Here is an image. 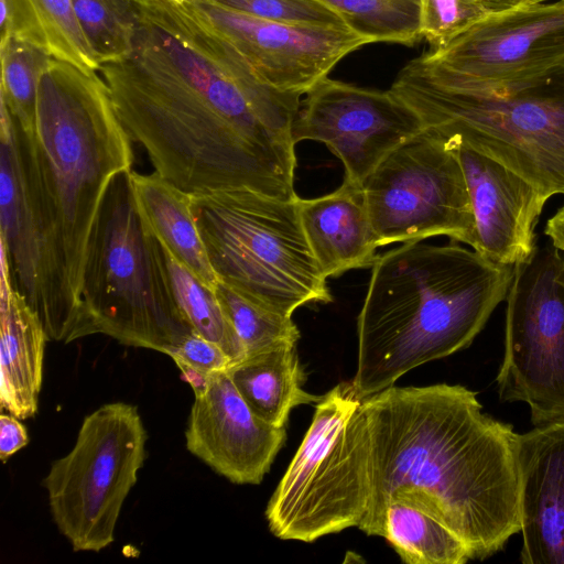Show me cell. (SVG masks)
Masks as SVG:
<instances>
[{
  "label": "cell",
  "mask_w": 564,
  "mask_h": 564,
  "mask_svg": "<svg viewBox=\"0 0 564 564\" xmlns=\"http://www.w3.org/2000/svg\"><path fill=\"white\" fill-rule=\"evenodd\" d=\"M23 130L70 288L82 302L90 232L111 181L132 170L131 138L98 72L55 58L40 77L33 127Z\"/></svg>",
  "instance_id": "obj_4"
},
{
  "label": "cell",
  "mask_w": 564,
  "mask_h": 564,
  "mask_svg": "<svg viewBox=\"0 0 564 564\" xmlns=\"http://www.w3.org/2000/svg\"><path fill=\"white\" fill-rule=\"evenodd\" d=\"M1 100V99H0ZM0 226L14 288L43 323L48 339L82 338L83 304L41 196L26 132L1 100Z\"/></svg>",
  "instance_id": "obj_9"
},
{
  "label": "cell",
  "mask_w": 564,
  "mask_h": 564,
  "mask_svg": "<svg viewBox=\"0 0 564 564\" xmlns=\"http://www.w3.org/2000/svg\"><path fill=\"white\" fill-rule=\"evenodd\" d=\"M167 356L174 360L175 365H186L206 376L227 370L232 364L221 347L194 330Z\"/></svg>",
  "instance_id": "obj_31"
},
{
  "label": "cell",
  "mask_w": 564,
  "mask_h": 564,
  "mask_svg": "<svg viewBox=\"0 0 564 564\" xmlns=\"http://www.w3.org/2000/svg\"><path fill=\"white\" fill-rule=\"evenodd\" d=\"M98 74L131 140L176 187L299 197L301 96L270 86L192 0H137L131 48Z\"/></svg>",
  "instance_id": "obj_1"
},
{
  "label": "cell",
  "mask_w": 564,
  "mask_h": 564,
  "mask_svg": "<svg viewBox=\"0 0 564 564\" xmlns=\"http://www.w3.org/2000/svg\"><path fill=\"white\" fill-rule=\"evenodd\" d=\"M82 336L167 355L193 332L178 307L161 243L141 213L131 171L108 186L87 245Z\"/></svg>",
  "instance_id": "obj_6"
},
{
  "label": "cell",
  "mask_w": 564,
  "mask_h": 564,
  "mask_svg": "<svg viewBox=\"0 0 564 564\" xmlns=\"http://www.w3.org/2000/svg\"><path fill=\"white\" fill-rule=\"evenodd\" d=\"M301 101L292 127L296 143H324L343 163L345 180L358 185L395 148L420 133L417 113L393 91L325 77Z\"/></svg>",
  "instance_id": "obj_13"
},
{
  "label": "cell",
  "mask_w": 564,
  "mask_h": 564,
  "mask_svg": "<svg viewBox=\"0 0 564 564\" xmlns=\"http://www.w3.org/2000/svg\"><path fill=\"white\" fill-rule=\"evenodd\" d=\"M297 207L310 248L326 278L375 264L379 246L361 185L344 178L329 194L299 197Z\"/></svg>",
  "instance_id": "obj_18"
},
{
  "label": "cell",
  "mask_w": 564,
  "mask_h": 564,
  "mask_svg": "<svg viewBox=\"0 0 564 564\" xmlns=\"http://www.w3.org/2000/svg\"><path fill=\"white\" fill-rule=\"evenodd\" d=\"M0 6L1 40L12 36L84 73L98 72L72 0H0Z\"/></svg>",
  "instance_id": "obj_21"
},
{
  "label": "cell",
  "mask_w": 564,
  "mask_h": 564,
  "mask_svg": "<svg viewBox=\"0 0 564 564\" xmlns=\"http://www.w3.org/2000/svg\"><path fill=\"white\" fill-rule=\"evenodd\" d=\"M383 538L408 564H464L465 543L431 514L402 502L387 508Z\"/></svg>",
  "instance_id": "obj_23"
},
{
  "label": "cell",
  "mask_w": 564,
  "mask_h": 564,
  "mask_svg": "<svg viewBox=\"0 0 564 564\" xmlns=\"http://www.w3.org/2000/svg\"><path fill=\"white\" fill-rule=\"evenodd\" d=\"M0 404L20 420L37 412L48 339L39 315L14 288L6 252L1 249Z\"/></svg>",
  "instance_id": "obj_19"
},
{
  "label": "cell",
  "mask_w": 564,
  "mask_h": 564,
  "mask_svg": "<svg viewBox=\"0 0 564 564\" xmlns=\"http://www.w3.org/2000/svg\"><path fill=\"white\" fill-rule=\"evenodd\" d=\"M173 1L184 2V1H188V0H173Z\"/></svg>",
  "instance_id": "obj_35"
},
{
  "label": "cell",
  "mask_w": 564,
  "mask_h": 564,
  "mask_svg": "<svg viewBox=\"0 0 564 564\" xmlns=\"http://www.w3.org/2000/svg\"><path fill=\"white\" fill-rule=\"evenodd\" d=\"M443 84L490 89L564 66V0L540 2L495 15L447 46L414 58Z\"/></svg>",
  "instance_id": "obj_12"
},
{
  "label": "cell",
  "mask_w": 564,
  "mask_h": 564,
  "mask_svg": "<svg viewBox=\"0 0 564 564\" xmlns=\"http://www.w3.org/2000/svg\"><path fill=\"white\" fill-rule=\"evenodd\" d=\"M138 206L150 228L169 251L202 283L215 290L218 276L210 263L193 210V196L156 172L131 170Z\"/></svg>",
  "instance_id": "obj_20"
},
{
  "label": "cell",
  "mask_w": 564,
  "mask_h": 564,
  "mask_svg": "<svg viewBox=\"0 0 564 564\" xmlns=\"http://www.w3.org/2000/svg\"><path fill=\"white\" fill-rule=\"evenodd\" d=\"M547 1V0H546Z\"/></svg>",
  "instance_id": "obj_37"
},
{
  "label": "cell",
  "mask_w": 564,
  "mask_h": 564,
  "mask_svg": "<svg viewBox=\"0 0 564 564\" xmlns=\"http://www.w3.org/2000/svg\"><path fill=\"white\" fill-rule=\"evenodd\" d=\"M232 10L284 24L346 28L341 17L323 0H214Z\"/></svg>",
  "instance_id": "obj_30"
},
{
  "label": "cell",
  "mask_w": 564,
  "mask_h": 564,
  "mask_svg": "<svg viewBox=\"0 0 564 564\" xmlns=\"http://www.w3.org/2000/svg\"><path fill=\"white\" fill-rule=\"evenodd\" d=\"M72 1L99 64L116 59L129 52L133 40L137 0Z\"/></svg>",
  "instance_id": "obj_29"
},
{
  "label": "cell",
  "mask_w": 564,
  "mask_h": 564,
  "mask_svg": "<svg viewBox=\"0 0 564 564\" xmlns=\"http://www.w3.org/2000/svg\"><path fill=\"white\" fill-rule=\"evenodd\" d=\"M147 437L137 406L107 403L84 419L74 447L53 462L43 486L53 521L74 551L99 552L113 542Z\"/></svg>",
  "instance_id": "obj_8"
},
{
  "label": "cell",
  "mask_w": 564,
  "mask_h": 564,
  "mask_svg": "<svg viewBox=\"0 0 564 564\" xmlns=\"http://www.w3.org/2000/svg\"><path fill=\"white\" fill-rule=\"evenodd\" d=\"M127 1H135V0H127Z\"/></svg>",
  "instance_id": "obj_36"
},
{
  "label": "cell",
  "mask_w": 564,
  "mask_h": 564,
  "mask_svg": "<svg viewBox=\"0 0 564 564\" xmlns=\"http://www.w3.org/2000/svg\"><path fill=\"white\" fill-rule=\"evenodd\" d=\"M540 2L546 0H421V35L430 52L440 51L495 15Z\"/></svg>",
  "instance_id": "obj_28"
},
{
  "label": "cell",
  "mask_w": 564,
  "mask_h": 564,
  "mask_svg": "<svg viewBox=\"0 0 564 564\" xmlns=\"http://www.w3.org/2000/svg\"><path fill=\"white\" fill-rule=\"evenodd\" d=\"M506 301L500 400L527 403L535 426L564 420V251L536 247L514 265Z\"/></svg>",
  "instance_id": "obj_11"
},
{
  "label": "cell",
  "mask_w": 564,
  "mask_h": 564,
  "mask_svg": "<svg viewBox=\"0 0 564 564\" xmlns=\"http://www.w3.org/2000/svg\"><path fill=\"white\" fill-rule=\"evenodd\" d=\"M245 54L273 88L305 95L347 54L369 42L346 28L284 24L214 0H192Z\"/></svg>",
  "instance_id": "obj_14"
},
{
  "label": "cell",
  "mask_w": 564,
  "mask_h": 564,
  "mask_svg": "<svg viewBox=\"0 0 564 564\" xmlns=\"http://www.w3.org/2000/svg\"><path fill=\"white\" fill-rule=\"evenodd\" d=\"M544 234L553 246L564 251V205L546 221Z\"/></svg>",
  "instance_id": "obj_33"
},
{
  "label": "cell",
  "mask_w": 564,
  "mask_h": 564,
  "mask_svg": "<svg viewBox=\"0 0 564 564\" xmlns=\"http://www.w3.org/2000/svg\"><path fill=\"white\" fill-rule=\"evenodd\" d=\"M193 196V210L218 280L292 316L332 294L302 227L297 198L234 189Z\"/></svg>",
  "instance_id": "obj_7"
},
{
  "label": "cell",
  "mask_w": 564,
  "mask_h": 564,
  "mask_svg": "<svg viewBox=\"0 0 564 564\" xmlns=\"http://www.w3.org/2000/svg\"><path fill=\"white\" fill-rule=\"evenodd\" d=\"M19 420L12 414L0 415V459L3 463L29 443L26 429Z\"/></svg>",
  "instance_id": "obj_32"
},
{
  "label": "cell",
  "mask_w": 564,
  "mask_h": 564,
  "mask_svg": "<svg viewBox=\"0 0 564 564\" xmlns=\"http://www.w3.org/2000/svg\"><path fill=\"white\" fill-rule=\"evenodd\" d=\"M391 91L424 128L517 173L551 198L564 195V66L514 84L449 86L409 62Z\"/></svg>",
  "instance_id": "obj_5"
},
{
  "label": "cell",
  "mask_w": 564,
  "mask_h": 564,
  "mask_svg": "<svg viewBox=\"0 0 564 564\" xmlns=\"http://www.w3.org/2000/svg\"><path fill=\"white\" fill-rule=\"evenodd\" d=\"M181 370L183 380H185L192 387L194 397L203 393L208 384L209 376H206L186 365H176Z\"/></svg>",
  "instance_id": "obj_34"
},
{
  "label": "cell",
  "mask_w": 564,
  "mask_h": 564,
  "mask_svg": "<svg viewBox=\"0 0 564 564\" xmlns=\"http://www.w3.org/2000/svg\"><path fill=\"white\" fill-rule=\"evenodd\" d=\"M161 248L175 301L192 329L221 347L232 364L243 359V346L215 290L202 283L162 243Z\"/></svg>",
  "instance_id": "obj_24"
},
{
  "label": "cell",
  "mask_w": 564,
  "mask_h": 564,
  "mask_svg": "<svg viewBox=\"0 0 564 564\" xmlns=\"http://www.w3.org/2000/svg\"><path fill=\"white\" fill-rule=\"evenodd\" d=\"M449 142L462 165L471 203V249L502 265L528 261L536 249L535 227L550 198L495 160Z\"/></svg>",
  "instance_id": "obj_16"
},
{
  "label": "cell",
  "mask_w": 564,
  "mask_h": 564,
  "mask_svg": "<svg viewBox=\"0 0 564 564\" xmlns=\"http://www.w3.org/2000/svg\"><path fill=\"white\" fill-rule=\"evenodd\" d=\"M187 449L234 484L258 485L286 440L285 427L259 417L227 370L209 376L195 395L185 432Z\"/></svg>",
  "instance_id": "obj_15"
},
{
  "label": "cell",
  "mask_w": 564,
  "mask_h": 564,
  "mask_svg": "<svg viewBox=\"0 0 564 564\" xmlns=\"http://www.w3.org/2000/svg\"><path fill=\"white\" fill-rule=\"evenodd\" d=\"M215 293L243 346L246 357L296 345L300 330L291 316L250 300L220 280Z\"/></svg>",
  "instance_id": "obj_26"
},
{
  "label": "cell",
  "mask_w": 564,
  "mask_h": 564,
  "mask_svg": "<svg viewBox=\"0 0 564 564\" xmlns=\"http://www.w3.org/2000/svg\"><path fill=\"white\" fill-rule=\"evenodd\" d=\"M379 247L445 236L474 246V215L453 144L424 128L390 152L362 184Z\"/></svg>",
  "instance_id": "obj_10"
},
{
  "label": "cell",
  "mask_w": 564,
  "mask_h": 564,
  "mask_svg": "<svg viewBox=\"0 0 564 564\" xmlns=\"http://www.w3.org/2000/svg\"><path fill=\"white\" fill-rule=\"evenodd\" d=\"M227 371L251 410L275 427H285L292 409L322 399L303 389L305 375L299 362L296 345L246 357Z\"/></svg>",
  "instance_id": "obj_22"
},
{
  "label": "cell",
  "mask_w": 564,
  "mask_h": 564,
  "mask_svg": "<svg viewBox=\"0 0 564 564\" xmlns=\"http://www.w3.org/2000/svg\"><path fill=\"white\" fill-rule=\"evenodd\" d=\"M371 268L351 380L361 400L468 347L507 299L514 273L474 249L421 240L379 256Z\"/></svg>",
  "instance_id": "obj_3"
},
{
  "label": "cell",
  "mask_w": 564,
  "mask_h": 564,
  "mask_svg": "<svg viewBox=\"0 0 564 564\" xmlns=\"http://www.w3.org/2000/svg\"><path fill=\"white\" fill-rule=\"evenodd\" d=\"M0 99L18 123L30 130L34 123L40 77L51 56L32 44L9 36L1 40Z\"/></svg>",
  "instance_id": "obj_27"
},
{
  "label": "cell",
  "mask_w": 564,
  "mask_h": 564,
  "mask_svg": "<svg viewBox=\"0 0 564 564\" xmlns=\"http://www.w3.org/2000/svg\"><path fill=\"white\" fill-rule=\"evenodd\" d=\"M355 34L375 42L413 45L421 35V0H323Z\"/></svg>",
  "instance_id": "obj_25"
},
{
  "label": "cell",
  "mask_w": 564,
  "mask_h": 564,
  "mask_svg": "<svg viewBox=\"0 0 564 564\" xmlns=\"http://www.w3.org/2000/svg\"><path fill=\"white\" fill-rule=\"evenodd\" d=\"M523 564H564V420L517 436Z\"/></svg>",
  "instance_id": "obj_17"
},
{
  "label": "cell",
  "mask_w": 564,
  "mask_h": 564,
  "mask_svg": "<svg viewBox=\"0 0 564 564\" xmlns=\"http://www.w3.org/2000/svg\"><path fill=\"white\" fill-rule=\"evenodd\" d=\"M517 436L460 384L391 386L360 401L334 444L340 532L384 535L392 502L422 510L485 560L520 532Z\"/></svg>",
  "instance_id": "obj_2"
}]
</instances>
